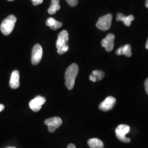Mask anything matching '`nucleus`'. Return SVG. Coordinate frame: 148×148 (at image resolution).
I'll return each instance as SVG.
<instances>
[{
	"label": "nucleus",
	"mask_w": 148,
	"mask_h": 148,
	"mask_svg": "<svg viewBox=\"0 0 148 148\" xmlns=\"http://www.w3.org/2000/svg\"><path fill=\"white\" fill-rule=\"evenodd\" d=\"M79 73V66L76 64H71L67 68L65 73V86L69 90L74 88L76 77Z\"/></svg>",
	"instance_id": "obj_1"
},
{
	"label": "nucleus",
	"mask_w": 148,
	"mask_h": 148,
	"mask_svg": "<svg viewBox=\"0 0 148 148\" xmlns=\"http://www.w3.org/2000/svg\"><path fill=\"white\" fill-rule=\"evenodd\" d=\"M69 41V34L66 30H63L59 34L58 39L56 42V47L59 54H63L69 49L67 45Z\"/></svg>",
	"instance_id": "obj_2"
},
{
	"label": "nucleus",
	"mask_w": 148,
	"mask_h": 148,
	"mask_svg": "<svg viewBox=\"0 0 148 148\" xmlns=\"http://www.w3.org/2000/svg\"><path fill=\"white\" fill-rule=\"evenodd\" d=\"M16 21V16L10 15L7 16L1 24V31L5 35H8L13 32Z\"/></svg>",
	"instance_id": "obj_3"
},
{
	"label": "nucleus",
	"mask_w": 148,
	"mask_h": 148,
	"mask_svg": "<svg viewBox=\"0 0 148 148\" xmlns=\"http://www.w3.org/2000/svg\"><path fill=\"white\" fill-rule=\"evenodd\" d=\"M130 127L126 125H120L116 129V137L120 141L124 143H130L131 139L126 137V135L130 132Z\"/></svg>",
	"instance_id": "obj_4"
},
{
	"label": "nucleus",
	"mask_w": 148,
	"mask_h": 148,
	"mask_svg": "<svg viewBox=\"0 0 148 148\" xmlns=\"http://www.w3.org/2000/svg\"><path fill=\"white\" fill-rule=\"evenodd\" d=\"M112 19V16L111 14H108L106 16H102L97 21L96 26L101 30H108L111 27Z\"/></svg>",
	"instance_id": "obj_5"
},
{
	"label": "nucleus",
	"mask_w": 148,
	"mask_h": 148,
	"mask_svg": "<svg viewBox=\"0 0 148 148\" xmlns=\"http://www.w3.org/2000/svg\"><path fill=\"white\" fill-rule=\"evenodd\" d=\"M42 48L40 44H36L32 50V62L33 65H37L42 58Z\"/></svg>",
	"instance_id": "obj_6"
},
{
	"label": "nucleus",
	"mask_w": 148,
	"mask_h": 148,
	"mask_svg": "<svg viewBox=\"0 0 148 148\" xmlns=\"http://www.w3.org/2000/svg\"><path fill=\"white\" fill-rule=\"evenodd\" d=\"M45 124L47 126L48 131L50 132L53 133L62 125V120L58 117H54L46 120Z\"/></svg>",
	"instance_id": "obj_7"
},
{
	"label": "nucleus",
	"mask_w": 148,
	"mask_h": 148,
	"mask_svg": "<svg viewBox=\"0 0 148 148\" xmlns=\"http://www.w3.org/2000/svg\"><path fill=\"white\" fill-rule=\"evenodd\" d=\"M46 102V98L42 96H37L34 99L30 101L29 106L32 110L35 112L39 111L42 106Z\"/></svg>",
	"instance_id": "obj_8"
},
{
	"label": "nucleus",
	"mask_w": 148,
	"mask_h": 148,
	"mask_svg": "<svg viewBox=\"0 0 148 148\" xmlns=\"http://www.w3.org/2000/svg\"><path fill=\"white\" fill-rule=\"evenodd\" d=\"M115 36L112 34H109L101 41V46L106 48V51L108 52L112 51L114 47V40Z\"/></svg>",
	"instance_id": "obj_9"
},
{
	"label": "nucleus",
	"mask_w": 148,
	"mask_h": 148,
	"mask_svg": "<svg viewBox=\"0 0 148 148\" xmlns=\"http://www.w3.org/2000/svg\"><path fill=\"white\" fill-rule=\"evenodd\" d=\"M116 99L113 97H108L99 105V109L103 111H109L111 110L116 104Z\"/></svg>",
	"instance_id": "obj_10"
},
{
	"label": "nucleus",
	"mask_w": 148,
	"mask_h": 148,
	"mask_svg": "<svg viewBox=\"0 0 148 148\" xmlns=\"http://www.w3.org/2000/svg\"><path fill=\"white\" fill-rule=\"evenodd\" d=\"M10 86L13 89H16L19 87V73L18 70H14L11 74Z\"/></svg>",
	"instance_id": "obj_11"
},
{
	"label": "nucleus",
	"mask_w": 148,
	"mask_h": 148,
	"mask_svg": "<svg viewBox=\"0 0 148 148\" xmlns=\"http://www.w3.org/2000/svg\"><path fill=\"white\" fill-rule=\"evenodd\" d=\"M134 19V17L132 15L125 16L121 13H119L117 14L116 21H122L124 23V24L127 27H130L131 25L132 21Z\"/></svg>",
	"instance_id": "obj_12"
},
{
	"label": "nucleus",
	"mask_w": 148,
	"mask_h": 148,
	"mask_svg": "<svg viewBox=\"0 0 148 148\" xmlns=\"http://www.w3.org/2000/svg\"><path fill=\"white\" fill-rule=\"evenodd\" d=\"M131 49H132V47L131 45L128 44L125 45L119 48L116 51V54L118 56L125 55L127 57H130L132 56Z\"/></svg>",
	"instance_id": "obj_13"
},
{
	"label": "nucleus",
	"mask_w": 148,
	"mask_h": 148,
	"mask_svg": "<svg viewBox=\"0 0 148 148\" xmlns=\"http://www.w3.org/2000/svg\"><path fill=\"white\" fill-rule=\"evenodd\" d=\"M105 73L101 70H94L90 75V79L92 82H97L103 79Z\"/></svg>",
	"instance_id": "obj_14"
},
{
	"label": "nucleus",
	"mask_w": 148,
	"mask_h": 148,
	"mask_svg": "<svg viewBox=\"0 0 148 148\" xmlns=\"http://www.w3.org/2000/svg\"><path fill=\"white\" fill-rule=\"evenodd\" d=\"M46 24L48 27H50L51 29L53 30H56L58 29H59L63 25L62 23L58 21L51 17L48 18Z\"/></svg>",
	"instance_id": "obj_15"
},
{
	"label": "nucleus",
	"mask_w": 148,
	"mask_h": 148,
	"mask_svg": "<svg viewBox=\"0 0 148 148\" xmlns=\"http://www.w3.org/2000/svg\"><path fill=\"white\" fill-rule=\"evenodd\" d=\"M87 144L90 148H104V144L103 142L98 138L90 139Z\"/></svg>",
	"instance_id": "obj_16"
},
{
	"label": "nucleus",
	"mask_w": 148,
	"mask_h": 148,
	"mask_svg": "<svg viewBox=\"0 0 148 148\" xmlns=\"http://www.w3.org/2000/svg\"><path fill=\"white\" fill-rule=\"evenodd\" d=\"M59 0H52L51 5L48 10V12L49 13V14H54L60 10V6L59 5Z\"/></svg>",
	"instance_id": "obj_17"
},
{
	"label": "nucleus",
	"mask_w": 148,
	"mask_h": 148,
	"mask_svg": "<svg viewBox=\"0 0 148 148\" xmlns=\"http://www.w3.org/2000/svg\"><path fill=\"white\" fill-rule=\"evenodd\" d=\"M69 5L71 7H75L78 4V0H66Z\"/></svg>",
	"instance_id": "obj_18"
},
{
	"label": "nucleus",
	"mask_w": 148,
	"mask_h": 148,
	"mask_svg": "<svg viewBox=\"0 0 148 148\" xmlns=\"http://www.w3.org/2000/svg\"><path fill=\"white\" fill-rule=\"evenodd\" d=\"M32 2V3L34 5H37L39 4H41L43 0H31Z\"/></svg>",
	"instance_id": "obj_19"
},
{
	"label": "nucleus",
	"mask_w": 148,
	"mask_h": 148,
	"mask_svg": "<svg viewBox=\"0 0 148 148\" xmlns=\"http://www.w3.org/2000/svg\"><path fill=\"white\" fill-rule=\"evenodd\" d=\"M144 86H145V91H146L148 95V78L147 79L145 80Z\"/></svg>",
	"instance_id": "obj_20"
},
{
	"label": "nucleus",
	"mask_w": 148,
	"mask_h": 148,
	"mask_svg": "<svg viewBox=\"0 0 148 148\" xmlns=\"http://www.w3.org/2000/svg\"><path fill=\"white\" fill-rule=\"evenodd\" d=\"M67 148H76V146L74 145V144H69V145H68V147Z\"/></svg>",
	"instance_id": "obj_21"
},
{
	"label": "nucleus",
	"mask_w": 148,
	"mask_h": 148,
	"mask_svg": "<svg viewBox=\"0 0 148 148\" xmlns=\"http://www.w3.org/2000/svg\"><path fill=\"white\" fill-rule=\"evenodd\" d=\"M4 109H5V106L3 104H0V112L3 111Z\"/></svg>",
	"instance_id": "obj_22"
},
{
	"label": "nucleus",
	"mask_w": 148,
	"mask_h": 148,
	"mask_svg": "<svg viewBox=\"0 0 148 148\" xmlns=\"http://www.w3.org/2000/svg\"><path fill=\"white\" fill-rule=\"evenodd\" d=\"M145 7L148 8V0H146L145 1Z\"/></svg>",
	"instance_id": "obj_23"
},
{
	"label": "nucleus",
	"mask_w": 148,
	"mask_h": 148,
	"mask_svg": "<svg viewBox=\"0 0 148 148\" xmlns=\"http://www.w3.org/2000/svg\"><path fill=\"white\" fill-rule=\"evenodd\" d=\"M145 47H146V48L147 49H148V40H147V43H146V45H145Z\"/></svg>",
	"instance_id": "obj_24"
},
{
	"label": "nucleus",
	"mask_w": 148,
	"mask_h": 148,
	"mask_svg": "<svg viewBox=\"0 0 148 148\" xmlns=\"http://www.w3.org/2000/svg\"><path fill=\"white\" fill-rule=\"evenodd\" d=\"M8 1H14V0H8Z\"/></svg>",
	"instance_id": "obj_25"
},
{
	"label": "nucleus",
	"mask_w": 148,
	"mask_h": 148,
	"mask_svg": "<svg viewBox=\"0 0 148 148\" xmlns=\"http://www.w3.org/2000/svg\"></svg>",
	"instance_id": "obj_26"
}]
</instances>
